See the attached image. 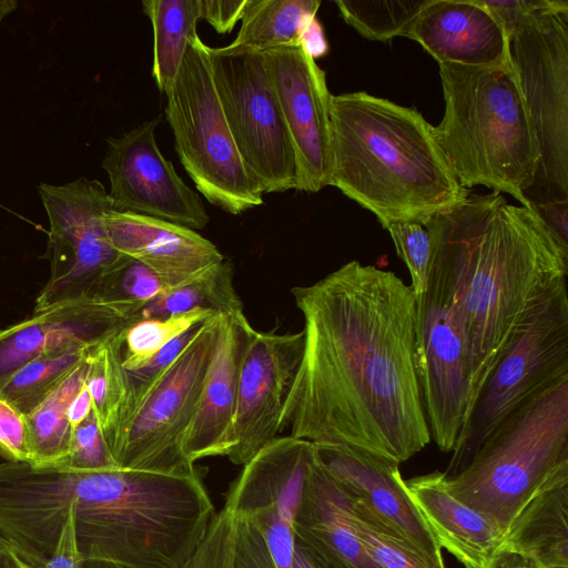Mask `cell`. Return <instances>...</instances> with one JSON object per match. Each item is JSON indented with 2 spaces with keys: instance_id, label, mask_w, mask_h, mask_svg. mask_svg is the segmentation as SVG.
<instances>
[{
  "instance_id": "6da1fadb",
  "label": "cell",
  "mask_w": 568,
  "mask_h": 568,
  "mask_svg": "<svg viewBox=\"0 0 568 568\" xmlns=\"http://www.w3.org/2000/svg\"><path fill=\"white\" fill-rule=\"evenodd\" d=\"M301 363L281 432L406 462L430 442L414 356L415 295L390 271L351 261L292 288Z\"/></svg>"
},
{
  "instance_id": "7a4b0ae2",
  "label": "cell",
  "mask_w": 568,
  "mask_h": 568,
  "mask_svg": "<svg viewBox=\"0 0 568 568\" xmlns=\"http://www.w3.org/2000/svg\"><path fill=\"white\" fill-rule=\"evenodd\" d=\"M424 226L464 333L466 420L521 331L568 288V244L535 210L509 204L497 192L469 194Z\"/></svg>"
},
{
  "instance_id": "3957f363",
  "label": "cell",
  "mask_w": 568,
  "mask_h": 568,
  "mask_svg": "<svg viewBox=\"0 0 568 568\" xmlns=\"http://www.w3.org/2000/svg\"><path fill=\"white\" fill-rule=\"evenodd\" d=\"M16 495L23 521L47 541L55 540L70 509L85 562L108 568H184L215 515L195 467L156 473L23 465Z\"/></svg>"
},
{
  "instance_id": "277c9868",
  "label": "cell",
  "mask_w": 568,
  "mask_h": 568,
  "mask_svg": "<svg viewBox=\"0 0 568 568\" xmlns=\"http://www.w3.org/2000/svg\"><path fill=\"white\" fill-rule=\"evenodd\" d=\"M329 119L328 185L372 212L384 229L425 225L470 194L416 109L357 91L332 94Z\"/></svg>"
},
{
  "instance_id": "5b68a950",
  "label": "cell",
  "mask_w": 568,
  "mask_h": 568,
  "mask_svg": "<svg viewBox=\"0 0 568 568\" xmlns=\"http://www.w3.org/2000/svg\"><path fill=\"white\" fill-rule=\"evenodd\" d=\"M439 75L445 112L434 136L458 183L484 185L530 207L526 194L540 153L510 61L439 63Z\"/></svg>"
},
{
  "instance_id": "8992f818",
  "label": "cell",
  "mask_w": 568,
  "mask_h": 568,
  "mask_svg": "<svg viewBox=\"0 0 568 568\" xmlns=\"http://www.w3.org/2000/svg\"><path fill=\"white\" fill-rule=\"evenodd\" d=\"M568 459V378L503 419L470 463L446 476L449 491L504 531L542 480Z\"/></svg>"
},
{
  "instance_id": "52a82bcc",
  "label": "cell",
  "mask_w": 568,
  "mask_h": 568,
  "mask_svg": "<svg viewBox=\"0 0 568 568\" xmlns=\"http://www.w3.org/2000/svg\"><path fill=\"white\" fill-rule=\"evenodd\" d=\"M165 97L174 148L196 190L232 215L264 204V193L233 140L214 83L210 47L200 36L189 42Z\"/></svg>"
},
{
  "instance_id": "ba28073f",
  "label": "cell",
  "mask_w": 568,
  "mask_h": 568,
  "mask_svg": "<svg viewBox=\"0 0 568 568\" xmlns=\"http://www.w3.org/2000/svg\"><path fill=\"white\" fill-rule=\"evenodd\" d=\"M507 40L540 153L526 199L568 202V1L541 0Z\"/></svg>"
},
{
  "instance_id": "9c48e42d",
  "label": "cell",
  "mask_w": 568,
  "mask_h": 568,
  "mask_svg": "<svg viewBox=\"0 0 568 568\" xmlns=\"http://www.w3.org/2000/svg\"><path fill=\"white\" fill-rule=\"evenodd\" d=\"M304 476L280 462L246 464L184 568H292L291 523Z\"/></svg>"
},
{
  "instance_id": "30bf717a",
  "label": "cell",
  "mask_w": 568,
  "mask_h": 568,
  "mask_svg": "<svg viewBox=\"0 0 568 568\" xmlns=\"http://www.w3.org/2000/svg\"><path fill=\"white\" fill-rule=\"evenodd\" d=\"M568 378V288L521 331L478 394L444 471L463 470L497 425L554 384Z\"/></svg>"
},
{
  "instance_id": "8fae6325",
  "label": "cell",
  "mask_w": 568,
  "mask_h": 568,
  "mask_svg": "<svg viewBox=\"0 0 568 568\" xmlns=\"http://www.w3.org/2000/svg\"><path fill=\"white\" fill-rule=\"evenodd\" d=\"M216 91L239 153L263 193L296 186L292 140L262 52L210 48Z\"/></svg>"
},
{
  "instance_id": "7c38bea8",
  "label": "cell",
  "mask_w": 568,
  "mask_h": 568,
  "mask_svg": "<svg viewBox=\"0 0 568 568\" xmlns=\"http://www.w3.org/2000/svg\"><path fill=\"white\" fill-rule=\"evenodd\" d=\"M219 326L220 315L201 324L131 414L111 448L118 468L176 473L194 467L184 457L183 438L199 405Z\"/></svg>"
},
{
  "instance_id": "4fadbf2b",
  "label": "cell",
  "mask_w": 568,
  "mask_h": 568,
  "mask_svg": "<svg viewBox=\"0 0 568 568\" xmlns=\"http://www.w3.org/2000/svg\"><path fill=\"white\" fill-rule=\"evenodd\" d=\"M39 194L50 223V275L37 297L34 312L85 298L124 256L113 248L106 235L103 219L114 209L100 181L82 176L63 185L42 183Z\"/></svg>"
},
{
  "instance_id": "5bb4252c",
  "label": "cell",
  "mask_w": 568,
  "mask_h": 568,
  "mask_svg": "<svg viewBox=\"0 0 568 568\" xmlns=\"http://www.w3.org/2000/svg\"><path fill=\"white\" fill-rule=\"evenodd\" d=\"M414 356L430 438L449 453L467 412L466 346L448 281L433 258L427 287L415 296Z\"/></svg>"
},
{
  "instance_id": "9a60e30c",
  "label": "cell",
  "mask_w": 568,
  "mask_h": 568,
  "mask_svg": "<svg viewBox=\"0 0 568 568\" xmlns=\"http://www.w3.org/2000/svg\"><path fill=\"white\" fill-rule=\"evenodd\" d=\"M159 115L119 138H109L102 162L110 181L113 209L172 222L194 231L210 216L201 196L161 153L155 130Z\"/></svg>"
},
{
  "instance_id": "2e32d148",
  "label": "cell",
  "mask_w": 568,
  "mask_h": 568,
  "mask_svg": "<svg viewBox=\"0 0 568 568\" xmlns=\"http://www.w3.org/2000/svg\"><path fill=\"white\" fill-rule=\"evenodd\" d=\"M262 53L294 149L295 190L316 193L328 185L332 165L325 72L301 44Z\"/></svg>"
},
{
  "instance_id": "e0dca14e",
  "label": "cell",
  "mask_w": 568,
  "mask_h": 568,
  "mask_svg": "<svg viewBox=\"0 0 568 568\" xmlns=\"http://www.w3.org/2000/svg\"><path fill=\"white\" fill-rule=\"evenodd\" d=\"M304 334L257 332L246 348L239 379L233 447L227 458L246 464L281 433L280 420L292 389Z\"/></svg>"
},
{
  "instance_id": "ac0fdd59",
  "label": "cell",
  "mask_w": 568,
  "mask_h": 568,
  "mask_svg": "<svg viewBox=\"0 0 568 568\" xmlns=\"http://www.w3.org/2000/svg\"><path fill=\"white\" fill-rule=\"evenodd\" d=\"M142 306L82 298L49 307L0 331V388L39 356L93 347L141 318Z\"/></svg>"
},
{
  "instance_id": "d6986e66",
  "label": "cell",
  "mask_w": 568,
  "mask_h": 568,
  "mask_svg": "<svg viewBox=\"0 0 568 568\" xmlns=\"http://www.w3.org/2000/svg\"><path fill=\"white\" fill-rule=\"evenodd\" d=\"M313 446L317 459L348 496L364 501L434 562L445 566L442 548L410 499L397 460L345 444Z\"/></svg>"
},
{
  "instance_id": "ffe728a7",
  "label": "cell",
  "mask_w": 568,
  "mask_h": 568,
  "mask_svg": "<svg viewBox=\"0 0 568 568\" xmlns=\"http://www.w3.org/2000/svg\"><path fill=\"white\" fill-rule=\"evenodd\" d=\"M255 331L243 311L220 314L212 362L183 438V454L191 465L207 457H227L233 447L241 366Z\"/></svg>"
},
{
  "instance_id": "44dd1931",
  "label": "cell",
  "mask_w": 568,
  "mask_h": 568,
  "mask_svg": "<svg viewBox=\"0 0 568 568\" xmlns=\"http://www.w3.org/2000/svg\"><path fill=\"white\" fill-rule=\"evenodd\" d=\"M291 528L294 542L316 568H382L351 525L347 495L315 452L306 469Z\"/></svg>"
},
{
  "instance_id": "7402d4cb",
  "label": "cell",
  "mask_w": 568,
  "mask_h": 568,
  "mask_svg": "<svg viewBox=\"0 0 568 568\" xmlns=\"http://www.w3.org/2000/svg\"><path fill=\"white\" fill-rule=\"evenodd\" d=\"M103 222L113 248L155 272L168 290L225 258L210 240L172 222L115 210Z\"/></svg>"
},
{
  "instance_id": "603a6c76",
  "label": "cell",
  "mask_w": 568,
  "mask_h": 568,
  "mask_svg": "<svg viewBox=\"0 0 568 568\" xmlns=\"http://www.w3.org/2000/svg\"><path fill=\"white\" fill-rule=\"evenodd\" d=\"M406 38L418 42L438 64L509 61L504 30L477 0H428Z\"/></svg>"
},
{
  "instance_id": "cb8c5ba5",
  "label": "cell",
  "mask_w": 568,
  "mask_h": 568,
  "mask_svg": "<svg viewBox=\"0 0 568 568\" xmlns=\"http://www.w3.org/2000/svg\"><path fill=\"white\" fill-rule=\"evenodd\" d=\"M405 486L440 548L465 568H491L505 531L457 499L446 485L444 471L415 476L405 480Z\"/></svg>"
},
{
  "instance_id": "d4e9b609",
  "label": "cell",
  "mask_w": 568,
  "mask_h": 568,
  "mask_svg": "<svg viewBox=\"0 0 568 568\" xmlns=\"http://www.w3.org/2000/svg\"><path fill=\"white\" fill-rule=\"evenodd\" d=\"M500 551L523 555L538 568H568V459L550 471L516 514Z\"/></svg>"
},
{
  "instance_id": "484cf974",
  "label": "cell",
  "mask_w": 568,
  "mask_h": 568,
  "mask_svg": "<svg viewBox=\"0 0 568 568\" xmlns=\"http://www.w3.org/2000/svg\"><path fill=\"white\" fill-rule=\"evenodd\" d=\"M89 353L31 413L24 415L31 449L30 465L55 466L67 456L73 430L67 410L85 384Z\"/></svg>"
},
{
  "instance_id": "4316f807",
  "label": "cell",
  "mask_w": 568,
  "mask_h": 568,
  "mask_svg": "<svg viewBox=\"0 0 568 568\" xmlns=\"http://www.w3.org/2000/svg\"><path fill=\"white\" fill-rule=\"evenodd\" d=\"M153 29L152 77L161 93L172 88L189 42L197 34L200 0H143Z\"/></svg>"
},
{
  "instance_id": "83f0119b",
  "label": "cell",
  "mask_w": 568,
  "mask_h": 568,
  "mask_svg": "<svg viewBox=\"0 0 568 568\" xmlns=\"http://www.w3.org/2000/svg\"><path fill=\"white\" fill-rule=\"evenodd\" d=\"M318 0H246L235 47L258 52L300 44L303 30L316 17Z\"/></svg>"
},
{
  "instance_id": "f1b7e54d",
  "label": "cell",
  "mask_w": 568,
  "mask_h": 568,
  "mask_svg": "<svg viewBox=\"0 0 568 568\" xmlns=\"http://www.w3.org/2000/svg\"><path fill=\"white\" fill-rule=\"evenodd\" d=\"M120 335L121 332L90 349L85 381L93 413L110 453L126 419L129 404V377L122 365Z\"/></svg>"
},
{
  "instance_id": "f546056e",
  "label": "cell",
  "mask_w": 568,
  "mask_h": 568,
  "mask_svg": "<svg viewBox=\"0 0 568 568\" xmlns=\"http://www.w3.org/2000/svg\"><path fill=\"white\" fill-rule=\"evenodd\" d=\"M233 275L232 263L224 258L146 303L141 311L140 320L164 318L197 308L211 311L216 315L243 311Z\"/></svg>"
},
{
  "instance_id": "4dcf8cb0",
  "label": "cell",
  "mask_w": 568,
  "mask_h": 568,
  "mask_svg": "<svg viewBox=\"0 0 568 568\" xmlns=\"http://www.w3.org/2000/svg\"><path fill=\"white\" fill-rule=\"evenodd\" d=\"M347 497L351 525L382 568H446L434 562L364 501L348 495Z\"/></svg>"
},
{
  "instance_id": "1f68e13d",
  "label": "cell",
  "mask_w": 568,
  "mask_h": 568,
  "mask_svg": "<svg viewBox=\"0 0 568 568\" xmlns=\"http://www.w3.org/2000/svg\"><path fill=\"white\" fill-rule=\"evenodd\" d=\"M91 348H72L60 355L34 358L9 377L0 388V395L23 415H28L88 355Z\"/></svg>"
},
{
  "instance_id": "d6a6232c",
  "label": "cell",
  "mask_w": 568,
  "mask_h": 568,
  "mask_svg": "<svg viewBox=\"0 0 568 568\" xmlns=\"http://www.w3.org/2000/svg\"><path fill=\"white\" fill-rule=\"evenodd\" d=\"M428 0H338L335 2L344 21L363 37L388 41L406 37L410 26Z\"/></svg>"
},
{
  "instance_id": "836d02e7",
  "label": "cell",
  "mask_w": 568,
  "mask_h": 568,
  "mask_svg": "<svg viewBox=\"0 0 568 568\" xmlns=\"http://www.w3.org/2000/svg\"><path fill=\"white\" fill-rule=\"evenodd\" d=\"M213 315L216 314L197 308L164 318H143L132 323L120 335L123 367L135 371L144 366L176 336L201 325Z\"/></svg>"
},
{
  "instance_id": "e575fe53",
  "label": "cell",
  "mask_w": 568,
  "mask_h": 568,
  "mask_svg": "<svg viewBox=\"0 0 568 568\" xmlns=\"http://www.w3.org/2000/svg\"><path fill=\"white\" fill-rule=\"evenodd\" d=\"M165 291L168 287L155 272L124 255L94 284L87 297L143 307Z\"/></svg>"
},
{
  "instance_id": "d590c367",
  "label": "cell",
  "mask_w": 568,
  "mask_h": 568,
  "mask_svg": "<svg viewBox=\"0 0 568 568\" xmlns=\"http://www.w3.org/2000/svg\"><path fill=\"white\" fill-rule=\"evenodd\" d=\"M55 467L73 471L118 469L93 410L84 422L73 428L68 454Z\"/></svg>"
},
{
  "instance_id": "8d00e7d4",
  "label": "cell",
  "mask_w": 568,
  "mask_h": 568,
  "mask_svg": "<svg viewBox=\"0 0 568 568\" xmlns=\"http://www.w3.org/2000/svg\"><path fill=\"white\" fill-rule=\"evenodd\" d=\"M385 230L409 271L414 295H420L427 287L432 263V242L426 227L418 223H395Z\"/></svg>"
},
{
  "instance_id": "74e56055",
  "label": "cell",
  "mask_w": 568,
  "mask_h": 568,
  "mask_svg": "<svg viewBox=\"0 0 568 568\" xmlns=\"http://www.w3.org/2000/svg\"><path fill=\"white\" fill-rule=\"evenodd\" d=\"M199 327L200 325L176 336L174 339L168 343L161 351H159V353H156L144 366L135 371H126L130 390L128 415L124 424L126 423L131 414L134 412V409L138 407V405L146 396V394L153 388V386L168 371L170 365L174 362V359L180 355V353L193 338Z\"/></svg>"
},
{
  "instance_id": "f35d334b",
  "label": "cell",
  "mask_w": 568,
  "mask_h": 568,
  "mask_svg": "<svg viewBox=\"0 0 568 568\" xmlns=\"http://www.w3.org/2000/svg\"><path fill=\"white\" fill-rule=\"evenodd\" d=\"M0 454L7 462L31 464L26 416L0 395Z\"/></svg>"
},
{
  "instance_id": "ab89813d",
  "label": "cell",
  "mask_w": 568,
  "mask_h": 568,
  "mask_svg": "<svg viewBox=\"0 0 568 568\" xmlns=\"http://www.w3.org/2000/svg\"><path fill=\"white\" fill-rule=\"evenodd\" d=\"M85 560L81 554L71 510L43 568H84Z\"/></svg>"
},
{
  "instance_id": "60d3db41",
  "label": "cell",
  "mask_w": 568,
  "mask_h": 568,
  "mask_svg": "<svg viewBox=\"0 0 568 568\" xmlns=\"http://www.w3.org/2000/svg\"><path fill=\"white\" fill-rule=\"evenodd\" d=\"M246 0H200L201 19L220 34L230 33L241 20Z\"/></svg>"
},
{
  "instance_id": "b9f144b4",
  "label": "cell",
  "mask_w": 568,
  "mask_h": 568,
  "mask_svg": "<svg viewBox=\"0 0 568 568\" xmlns=\"http://www.w3.org/2000/svg\"><path fill=\"white\" fill-rule=\"evenodd\" d=\"M498 22L508 38L518 23L530 11L536 9L541 0H477ZM508 41V40H507Z\"/></svg>"
},
{
  "instance_id": "7bdbcfd3",
  "label": "cell",
  "mask_w": 568,
  "mask_h": 568,
  "mask_svg": "<svg viewBox=\"0 0 568 568\" xmlns=\"http://www.w3.org/2000/svg\"><path fill=\"white\" fill-rule=\"evenodd\" d=\"M545 221L550 230L568 244L567 235V209L568 202L546 203L531 206Z\"/></svg>"
},
{
  "instance_id": "ee69618b",
  "label": "cell",
  "mask_w": 568,
  "mask_h": 568,
  "mask_svg": "<svg viewBox=\"0 0 568 568\" xmlns=\"http://www.w3.org/2000/svg\"><path fill=\"white\" fill-rule=\"evenodd\" d=\"M300 44L314 60L327 53L328 44L322 24L316 17L303 30Z\"/></svg>"
},
{
  "instance_id": "f6af8a7d",
  "label": "cell",
  "mask_w": 568,
  "mask_h": 568,
  "mask_svg": "<svg viewBox=\"0 0 568 568\" xmlns=\"http://www.w3.org/2000/svg\"><path fill=\"white\" fill-rule=\"evenodd\" d=\"M92 399L87 385L78 392L68 406L67 415L72 428L84 422L92 413Z\"/></svg>"
},
{
  "instance_id": "bcb514c9",
  "label": "cell",
  "mask_w": 568,
  "mask_h": 568,
  "mask_svg": "<svg viewBox=\"0 0 568 568\" xmlns=\"http://www.w3.org/2000/svg\"><path fill=\"white\" fill-rule=\"evenodd\" d=\"M491 568H538L529 558L517 552L500 551L494 560Z\"/></svg>"
},
{
  "instance_id": "7dc6e473",
  "label": "cell",
  "mask_w": 568,
  "mask_h": 568,
  "mask_svg": "<svg viewBox=\"0 0 568 568\" xmlns=\"http://www.w3.org/2000/svg\"><path fill=\"white\" fill-rule=\"evenodd\" d=\"M0 568H37L21 558L1 537H0Z\"/></svg>"
},
{
  "instance_id": "c3c4849f",
  "label": "cell",
  "mask_w": 568,
  "mask_h": 568,
  "mask_svg": "<svg viewBox=\"0 0 568 568\" xmlns=\"http://www.w3.org/2000/svg\"><path fill=\"white\" fill-rule=\"evenodd\" d=\"M292 568H316L310 558L294 542Z\"/></svg>"
},
{
  "instance_id": "681fc988",
  "label": "cell",
  "mask_w": 568,
  "mask_h": 568,
  "mask_svg": "<svg viewBox=\"0 0 568 568\" xmlns=\"http://www.w3.org/2000/svg\"><path fill=\"white\" fill-rule=\"evenodd\" d=\"M16 7L17 2L13 0L0 1V21L11 11H13Z\"/></svg>"
},
{
  "instance_id": "f907efd6",
  "label": "cell",
  "mask_w": 568,
  "mask_h": 568,
  "mask_svg": "<svg viewBox=\"0 0 568 568\" xmlns=\"http://www.w3.org/2000/svg\"><path fill=\"white\" fill-rule=\"evenodd\" d=\"M84 568H108L106 566L98 562H85Z\"/></svg>"
}]
</instances>
